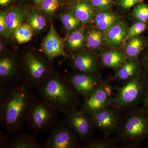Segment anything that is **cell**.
I'll return each mask as SVG.
<instances>
[{"label": "cell", "instance_id": "1", "mask_svg": "<svg viewBox=\"0 0 148 148\" xmlns=\"http://www.w3.org/2000/svg\"><path fill=\"white\" fill-rule=\"evenodd\" d=\"M33 87L24 81L10 86L0 84V123L6 131L19 132L37 100Z\"/></svg>", "mask_w": 148, "mask_h": 148}, {"label": "cell", "instance_id": "2", "mask_svg": "<svg viewBox=\"0 0 148 148\" xmlns=\"http://www.w3.org/2000/svg\"><path fill=\"white\" fill-rule=\"evenodd\" d=\"M36 89L40 99L47 102L64 115L78 109L79 95L68 77L53 73Z\"/></svg>", "mask_w": 148, "mask_h": 148}, {"label": "cell", "instance_id": "3", "mask_svg": "<svg viewBox=\"0 0 148 148\" xmlns=\"http://www.w3.org/2000/svg\"><path fill=\"white\" fill-rule=\"evenodd\" d=\"M117 131L125 145L138 147L148 138V114L143 108L135 109L120 121Z\"/></svg>", "mask_w": 148, "mask_h": 148}, {"label": "cell", "instance_id": "4", "mask_svg": "<svg viewBox=\"0 0 148 148\" xmlns=\"http://www.w3.org/2000/svg\"><path fill=\"white\" fill-rule=\"evenodd\" d=\"M148 89V75L140 71L117 90L112 106L118 110L135 106L142 102Z\"/></svg>", "mask_w": 148, "mask_h": 148}, {"label": "cell", "instance_id": "5", "mask_svg": "<svg viewBox=\"0 0 148 148\" xmlns=\"http://www.w3.org/2000/svg\"><path fill=\"white\" fill-rule=\"evenodd\" d=\"M59 111L42 99L36 100L29 112L27 122L32 132L37 135L53 128Z\"/></svg>", "mask_w": 148, "mask_h": 148}, {"label": "cell", "instance_id": "6", "mask_svg": "<svg viewBox=\"0 0 148 148\" xmlns=\"http://www.w3.org/2000/svg\"><path fill=\"white\" fill-rule=\"evenodd\" d=\"M113 99L112 84L107 80H101L93 92L84 100L81 109L91 116L95 113L110 108Z\"/></svg>", "mask_w": 148, "mask_h": 148}, {"label": "cell", "instance_id": "7", "mask_svg": "<svg viewBox=\"0 0 148 148\" xmlns=\"http://www.w3.org/2000/svg\"><path fill=\"white\" fill-rule=\"evenodd\" d=\"M23 60L24 73L22 81L34 88L38 87L53 74L46 63L32 53L25 56Z\"/></svg>", "mask_w": 148, "mask_h": 148}, {"label": "cell", "instance_id": "8", "mask_svg": "<svg viewBox=\"0 0 148 148\" xmlns=\"http://www.w3.org/2000/svg\"><path fill=\"white\" fill-rule=\"evenodd\" d=\"M79 138L64 121L56 123L45 144L44 148L81 147Z\"/></svg>", "mask_w": 148, "mask_h": 148}, {"label": "cell", "instance_id": "9", "mask_svg": "<svg viewBox=\"0 0 148 148\" xmlns=\"http://www.w3.org/2000/svg\"><path fill=\"white\" fill-rule=\"evenodd\" d=\"M65 121L73 130L80 140H91L93 126L91 116L81 109H75L65 115Z\"/></svg>", "mask_w": 148, "mask_h": 148}, {"label": "cell", "instance_id": "10", "mask_svg": "<svg viewBox=\"0 0 148 148\" xmlns=\"http://www.w3.org/2000/svg\"><path fill=\"white\" fill-rule=\"evenodd\" d=\"M94 127L101 130L106 136L111 135L118 129L121 120L114 108H109L91 116Z\"/></svg>", "mask_w": 148, "mask_h": 148}, {"label": "cell", "instance_id": "11", "mask_svg": "<svg viewBox=\"0 0 148 148\" xmlns=\"http://www.w3.org/2000/svg\"><path fill=\"white\" fill-rule=\"evenodd\" d=\"M95 74L79 73L68 77L75 90L84 100L90 95L101 81Z\"/></svg>", "mask_w": 148, "mask_h": 148}, {"label": "cell", "instance_id": "12", "mask_svg": "<svg viewBox=\"0 0 148 148\" xmlns=\"http://www.w3.org/2000/svg\"><path fill=\"white\" fill-rule=\"evenodd\" d=\"M1 82L6 86H10L22 81L17 72V63L10 56H2L0 59Z\"/></svg>", "mask_w": 148, "mask_h": 148}, {"label": "cell", "instance_id": "13", "mask_svg": "<svg viewBox=\"0 0 148 148\" xmlns=\"http://www.w3.org/2000/svg\"><path fill=\"white\" fill-rule=\"evenodd\" d=\"M64 46V40L59 36L53 25H51L42 44L43 50L48 59L51 61L59 56H68Z\"/></svg>", "mask_w": 148, "mask_h": 148}, {"label": "cell", "instance_id": "14", "mask_svg": "<svg viewBox=\"0 0 148 148\" xmlns=\"http://www.w3.org/2000/svg\"><path fill=\"white\" fill-rule=\"evenodd\" d=\"M72 64L79 73L95 74L98 71L96 58L88 52H81L73 56Z\"/></svg>", "mask_w": 148, "mask_h": 148}, {"label": "cell", "instance_id": "15", "mask_svg": "<svg viewBox=\"0 0 148 148\" xmlns=\"http://www.w3.org/2000/svg\"><path fill=\"white\" fill-rule=\"evenodd\" d=\"M9 148H44L34 133L22 132L11 139Z\"/></svg>", "mask_w": 148, "mask_h": 148}, {"label": "cell", "instance_id": "16", "mask_svg": "<svg viewBox=\"0 0 148 148\" xmlns=\"http://www.w3.org/2000/svg\"><path fill=\"white\" fill-rule=\"evenodd\" d=\"M140 67L137 59L126 61L117 69L115 78L120 82H125L140 72Z\"/></svg>", "mask_w": 148, "mask_h": 148}, {"label": "cell", "instance_id": "17", "mask_svg": "<svg viewBox=\"0 0 148 148\" xmlns=\"http://www.w3.org/2000/svg\"><path fill=\"white\" fill-rule=\"evenodd\" d=\"M127 60L125 53L120 51H106L102 54L101 61L103 66L108 68L117 69Z\"/></svg>", "mask_w": 148, "mask_h": 148}, {"label": "cell", "instance_id": "18", "mask_svg": "<svg viewBox=\"0 0 148 148\" xmlns=\"http://www.w3.org/2000/svg\"><path fill=\"white\" fill-rule=\"evenodd\" d=\"M124 23L116 24L108 30L106 39L107 42L112 45H119L124 41L128 31Z\"/></svg>", "mask_w": 148, "mask_h": 148}, {"label": "cell", "instance_id": "19", "mask_svg": "<svg viewBox=\"0 0 148 148\" xmlns=\"http://www.w3.org/2000/svg\"><path fill=\"white\" fill-rule=\"evenodd\" d=\"M118 17L109 11L101 12L96 14L94 22L95 27L102 31L108 30L117 23Z\"/></svg>", "mask_w": 148, "mask_h": 148}, {"label": "cell", "instance_id": "20", "mask_svg": "<svg viewBox=\"0 0 148 148\" xmlns=\"http://www.w3.org/2000/svg\"><path fill=\"white\" fill-rule=\"evenodd\" d=\"M27 14V10L20 8L14 9L7 14L6 22L10 34H14L18 26L22 24Z\"/></svg>", "mask_w": 148, "mask_h": 148}, {"label": "cell", "instance_id": "21", "mask_svg": "<svg viewBox=\"0 0 148 148\" xmlns=\"http://www.w3.org/2000/svg\"><path fill=\"white\" fill-rule=\"evenodd\" d=\"M148 44L146 40L139 36L131 38L125 49L127 58L129 60L137 59Z\"/></svg>", "mask_w": 148, "mask_h": 148}, {"label": "cell", "instance_id": "22", "mask_svg": "<svg viewBox=\"0 0 148 148\" xmlns=\"http://www.w3.org/2000/svg\"><path fill=\"white\" fill-rule=\"evenodd\" d=\"M73 10L74 15L83 23H89L94 15V7L88 2L77 3L74 6Z\"/></svg>", "mask_w": 148, "mask_h": 148}, {"label": "cell", "instance_id": "23", "mask_svg": "<svg viewBox=\"0 0 148 148\" xmlns=\"http://www.w3.org/2000/svg\"><path fill=\"white\" fill-rule=\"evenodd\" d=\"M34 31L29 23H23L19 25L15 30L14 36L18 44L24 43L32 38Z\"/></svg>", "mask_w": 148, "mask_h": 148}, {"label": "cell", "instance_id": "24", "mask_svg": "<svg viewBox=\"0 0 148 148\" xmlns=\"http://www.w3.org/2000/svg\"><path fill=\"white\" fill-rule=\"evenodd\" d=\"M103 34L99 29H91L86 37L87 46L92 49L100 47L103 43Z\"/></svg>", "mask_w": 148, "mask_h": 148}, {"label": "cell", "instance_id": "25", "mask_svg": "<svg viewBox=\"0 0 148 148\" xmlns=\"http://www.w3.org/2000/svg\"><path fill=\"white\" fill-rule=\"evenodd\" d=\"M115 140L108 138L90 140L81 148H113L116 147Z\"/></svg>", "mask_w": 148, "mask_h": 148}, {"label": "cell", "instance_id": "26", "mask_svg": "<svg viewBox=\"0 0 148 148\" xmlns=\"http://www.w3.org/2000/svg\"><path fill=\"white\" fill-rule=\"evenodd\" d=\"M84 40L83 28L75 31L68 37V45L72 50L79 48L82 46Z\"/></svg>", "mask_w": 148, "mask_h": 148}, {"label": "cell", "instance_id": "27", "mask_svg": "<svg viewBox=\"0 0 148 148\" xmlns=\"http://www.w3.org/2000/svg\"><path fill=\"white\" fill-rule=\"evenodd\" d=\"M61 21L64 27L69 31H72L77 29L81 21L76 17L73 13L68 12L62 15Z\"/></svg>", "mask_w": 148, "mask_h": 148}, {"label": "cell", "instance_id": "28", "mask_svg": "<svg viewBox=\"0 0 148 148\" xmlns=\"http://www.w3.org/2000/svg\"><path fill=\"white\" fill-rule=\"evenodd\" d=\"M148 29V23L138 21L132 25L127 31L125 41L138 36Z\"/></svg>", "mask_w": 148, "mask_h": 148}, {"label": "cell", "instance_id": "29", "mask_svg": "<svg viewBox=\"0 0 148 148\" xmlns=\"http://www.w3.org/2000/svg\"><path fill=\"white\" fill-rule=\"evenodd\" d=\"M132 15L138 21L148 24V4L143 3L138 4L132 11Z\"/></svg>", "mask_w": 148, "mask_h": 148}, {"label": "cell", "instance_id": "30", "mask_svg": "<svg viewBox=\"0 0 148 148\" xmlns=\"http://www.w3.org/2000/svg\"><path fill=\"white\" fill-rule=\"evenodd\" d=\"M29 24L35 31L42 30L46 25L45 18L37 13L30 14L29 16Z\"/></svg>", "mask_w": 148, "mask_h": 148}, {"label": "cell", "instance_id": "31", "mask_svg": "<svg viewBox=\"0 0 148 148\" xmlns=\"http://www.w3.org/2000/svg\"><path fill=\"white\" fill-rule=\"evenodd\" d=\"M59 7L58 0H45L42 3V10L47 14L53 13Z\"/></svg>", "mask_w": 148, "mask_h": 148}, {"label": "cell", "instance_id": "32", "mask_svg": "<svg viewBox=\"0 0 148 148\" xmlns=\"http://www.w3.org/2000/svg\"><path fill=\"white\" fill-rule=\"evenodd\" d=\"M6 12L1 11L0 13V33L2 36H6L10 34L6 22Z\"/></svg>", "mask_w": 148, "mask_h": 148}, {"label": "cell", "instance_id": "33", "mask_svg": "<svg viewBox=\"0 0 148 148\" xmlns=\"http://www.w3.org/2000/svg\"><path fill=\"white\" fill-rule=\"evenodd\" d=\"M91 3L94 8L100 10H104L110 6L112 1V0H93Z\"/></svg>", "mask_w": 148, "mask_h": 148}, {"label": "cell", "instance_id": "34", "mask_svg": "<svg viewBox=\"0 0 148 148\" xmlns=\"http://www.w3.org/2000/svg\"><path fill=\"white\" fill-rule=\"evenodd\" d=\"M11 139L5 131L0 130V148H9Z\"/></svg>", "mask_w": 148, "mask_h": 148}, {"label": "cell", "instance_id": "35", "mask_svg": "<svg viewBox=\"0 0 148 148\" xmlns=\"http://www.w3.org/2000/svg\"><path fill=\"white\" fill-rule=\"evenodd\" d=\"M144 0H121L120 5L123 8L128 9L135 5L143 3Z\"/></svg>", "mask_w": 148, "mask_h": 148}, {"label": "cell", "instance_id": "36", "mask_svg": "<svg viewBox=\"0 0 148 148\" xmlns=\"http://www.w3.org/2000/svg\"><path fill=\"white\" fill-rule=\"evenodd\" d=\"M143 108L148 114V89L145 93L142 101Z\"/></svg>", "mask_w": 148, "mask_h": 148}, {"label": "cell", "instance_id": "37", "mask_svg": "<svg viewBox=\"0 0 148 148\" xmlns=\"http://www.w3.org/2000/svg\"><path fill=\"white\" fill-rule=\"evenodd\" d=\"M143 64L146 70V73L148 75V52L143 58Z\"/></svg>", "mask_w": 148, "mask_h": 148}, {"label": "cell", "instance_id": "38", "mask_svg": "<svg viewBox=\"0 0 148 148\" xmlns=\"http://www.w3.org/2000/svg\"><path fill=\"white\" fill-rule=\"evenodd\" d=\"M10 0H0L1 5H5L7 4L9 2Z\"/></svg>", "mask_w": 148, "mask_h": 148}, {"label": "cell", "instance_id": "39", "mask_svg": "<svg viewBox=\"0 0 148 148\" xmlns=\"http://www.w3.org/2000/svg\"><path fill=\"white\" fill-rule=\"evenodd\" d=\"M45 0H34L35 2L37 3H42Z\"/></svg>", "mask_w": 148, "mask_h": 148}, {"label": "cell", "instance_id": "40", "mask_svg": "<svg viewBox=\"0 0 148 148\" xmlns=\"http://www.w3.org/2000/svg\"><path fill=\"white\" fill-rule=\"evenodd\" d=\"M83 1H86V2H92L93 0H83Z\"/></svg>", "mask_w": 148, "mask_h": 148}]
</instances>
